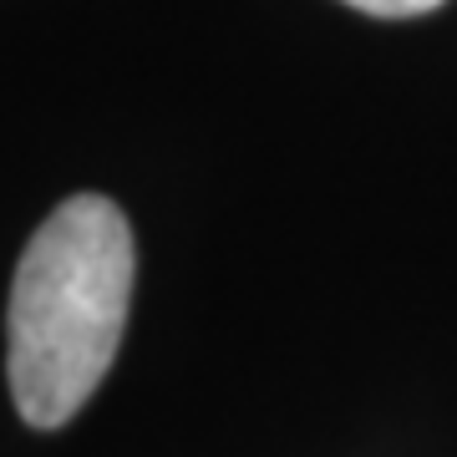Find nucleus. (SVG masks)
<instances>
[{"instance_id":"1","label":"nucleus","mask_w":457,"mask_h":457,"mask_svg":"<svg viewBox=\"0 0 457 457\" xmlns=\"http://www.w3.org/2000/svg\"><path fill=\"white\" fill-rule=\"evenodd\" d=\"M132 228L102 194H71L16 264L11 285V396L31 427H66L112 371L132 305Z\"/></svg>"},{"instance_id":"2","label":"nucleus","mask_w":457,"mask_h":457,"mask_svg":"<svg viewBox=\"0 0 457 457\" xmlns=\"http://www.w3.org/2000/svg\"><path fill=\"white\" fill-rule=\"evenodd\" d=\"M345 5H356V11L381 16V21H407V16H427V11H437L442 0H345Z\"/></svg>"}]
</instances>
